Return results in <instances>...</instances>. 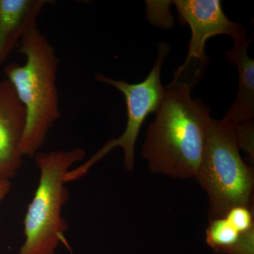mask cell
<instances>
[{"label": "cell", "instance_id": "cell-1", "mask_svg": "<svg viewBox=\"0 0 254 254\" xmlns=\"http://www.w3.org/2000/svg\"><path fill=\"white\" fill-rule=\"evenodd\" d=\"M210 109L193 99L187 82L173 80L150 124L142 155L152 173L175 179L194 178L199 168Z\"/></svg>", "mask_w": 254, "mask_h": 254}, {"label": "cell", "instance_id": "cell-2", "mask_svg": "<svg viewBox=\"0 0 254 254\" xmlns=\"http://www.w3.org/2000/svg\"><path fill=\"white\" fill-rule=\"evenodd\" d=\"M18 48L26 63L10 64L4 72L26 110L20 152L23 157L34 158L46 143L50 128L61 118L57 86L59 58L38 27L23 36Z\"/></svg>", "mask_w": 254, "mask_h": 254}, {"label": "cell", "instance_id": "cell-3", "mask_svg": "<svg viewBox=\"0 0 254 254\" xmlns=\"http://www.w3.org/2000/svg\"><path fill=\"white\" fill-rule=\"evenodd\" d=\"M236 125L211 119L199 168L194 177L208 198L209 220L236 206L254 208V170L242 160Z\"/></svg>", "mask_w": 254, "mask_h": 254}, {"label": "cell", "instance_id": "cell-4", "mask_svg": "<svg viewBox=\"0 0 254 254\" xmlns=\"http://www.w3.org/2000/svg\"><path fill=\"white\" fill-rule=\"evenodd\" d=\"M85 155L83 148H76L38 152L34 157L39 182L23 220L25 241L18 254H54L65 242L68 224L62 210L69 198L65 175Z\"/></svg>", "mask_w": 254, "mask_h": 254}, {"label": "cell", "instance_id": "cell-5", "mask_svg": "<svg viewBox=\"0 0 254 254\" xmlns=\"http://www.w3.org/2000/svg\"><path fill=\"white\" fill-rule=\"evenodd\" d=\"M168 43H160L158 58L149 74L143 81L128 83L123 80H115L101 73L95 76L97 81L106 83L119 90L126 101L127 123L123 134L105 143L108 153L117 147L124 150L125 168L132 172L134 169L135 145L142 125L150 113H156L165 95V87L161 83V69L164 60L170 51Z\"/></svg>", "mask_w": 254, "mask_h": 254}, {"label": "cell", "instance_id": "cell-6", "mask_svg": "<svg viewBox=\"0 0 254 254\" xmlns=\"http://www.w3.org/2000/svg\"><path fill=\"white\" fill-rule=\"evenodd\" d=\"M170 3L176 6L180 21L187 23L191 31L188 55L174 79L180 78L193 61L199 63L200 68L205 67V44L209 38L218 35H228L232 39L246 36L243 25L227 17L219 0H176Z\"/></svg>", "mask_w": 254, "mask_h": 254}, {"label": "cell", "instance_id": "cell-7", "mask_svg": "<svg viewBox=\"0 0 254 254\" xmlns=\"http://www.w3.org/2000/svg\"><path fill=\"white\" fill-rule=\"evenodd\" d=\"M26 123V110L14 88L7 80H0V180L10 181L21 169Z\"/></svg>", "mask_w": 254, "mask_h": 254}, {"label": "cell", "instance_id": "cell-8", "mask_svg": "<svg viewBox=\"0 0 254 254\" xmlns=\"http://www.w3.org/2000/svg\"><path fill=\"white\" fill-rule=\"evenodd\" d=\"M48 0H0V66L19 46L23 36L37 27Z\"/></svg>", "mask_w": 254, "mask_h": 254}, {"label": "cell", "instance_id": "cell-9", "mask_svg": "<svg viewBox=\"0 0 254 254\" xmlns=\"http://www.w3.org/2000/svg\"><path fill=\"white\" fill-rule=\"evenodd\" d=\"M233 41V48L226 55L238 70V91L235 103L222 119L237 125L254 117V60L248 55L251 38L240 37Z\"/></svg>", "mask_w": 254, "mask_h": 254}, {"label": "cell", "instance_id": "cell-10", "mask_svg": "<svg viewBox=\"0 0 254 254\" xmlns=\"http://www.w3.org/2000/svg\"><path fill=\"white\" fill-rule=\"evenodd\" d=\"M206 243L219 254H254V232H241L225 217L209 220Z\"/></svg>", "mask_w": 254, "mask_h": 254}, {"label": "cell", "instance_id": "cell-11", "mask_svg": "<svg viewBox=\"0 0 254 254\" xmlns=\"http://www.w3.org/2000/svg\"><path fill=\"white\" fill-rule=\"evenodd\" d=\"M224 217L241 232H254V208L234 207Z\"/></svg>", "mask_w": 254, "mask_h": 254}, {"label": "cell", "instance_id": "cell-12", "mask_svg": "<svg viewBox=\"0 0 254 254\" xmlns=\"http://www.w3.org/2000/svg\"><path fill=\"white\" fill-rule=\"evenodd\" d=\"M236 136L239 147L247 152L254 161L253 120L236 125Z\"/></svg>", "mask_w": 254, "mask_h": 254}, {"label": "cell", "instance_id": "cell-13", "mask_svg": "<svg viewBox=\"0 0 254 254\" xmlns=\"http://www.w3.org/2000/svg\"><path fill=\"white\" fill-rule=\"evenodd\" d=\"M11 184L9 180H0V203L11 190Z\"/></svg>", "mask_w": 254, "mask_h": 254}]
</instances>
